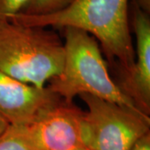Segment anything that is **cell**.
Segmentation results:
<instances>
[{
  "label": "cell",
  "mask_w": 150,
  "mask_h": 150,
  "mask_svg": "<svg viewBox=\"0 0 150 150\" xmlns=\"http://www.w3.org/2000/svg\"><path fill=\"white\" fill-rule=\"evenodd\" d=\"M28 0H0V18L18 13Z\"/></svg>",
  "instance_id": "obj_10"
},
{
  "label": "cell",
  "mask_w": 150,
  "mask_h": 150,
  "mask_svg": "<svg viewBox=\"0 0 150 150\" xmlns=\"http://www.w3.org/2000/svg\"><path fill=\"white\" fill-rule=\"evenodd\" d=\"M131 150H150V133L140 139Z\"/></svg>",
  "instance_id": "obj_11"
},
{
  "label": "cell",
  "mask_w": 150,
  "mask_h": 150,
  "mask_svg": "<svg viewBox=\"0 0 150 150\" xmlns=\"http://www.w3.org/2000/svg\"><path fill=\"white\" fill-rule=\"evenodd\" d=\"M2 19L28 26L82 29L100 42L112 64L118 63L119 73H128L134 64L135 52L129 29L128 0H74L66 8L52 14L16 13Z\"/></svg>",
  "instance_id": "obj_1"
},
{
  "label": "cell",
  "mask_w": 150,
  "mask_h": 150,
  "mask_svg": "<svg viewBox=\"0 0 150 150\" xmlns=\"http://www.w3.org/2000/svg\"><path fill=\"white\" fill-rule=\"evenodd\" d=\"M60 97L48 87L39 88L0 72V118L10 125H30Z\"/></svg>",
  "instance_id": "obj_7"
},
{
  "label": "cell",
  "mask_w": 150,
  "mask_h": 150,
  "mask_svg": "<svg viewBox=\"0 0 150 150\" xmlns=\"http://www.w3.org/2000/svg\"><path fill=\"white\" fill-rule=\"evenodd\" d=\"M133 28L136 36V53L133 67L128 73H118L115 83L135 106L150 114V18L149 14L134 4Z\"/></svg>",
  "instance_id": "obj_6"
},
{
  "label": "cell",
  "mask_w": 150,
  "mask_h": 150,
  "mask_svg": "<svg viewBox=\"0 0 150 150\" xmlns=\"http://www.w3.org/2000/svg\"><path fill=\"white\" fill-rule=\"evenodd\" d=\"M74 0H28L18 13L28 16H43L63 10Z\"/></svg>",
  "instance_id": "obj_9"
},
{
  "label": "cell",
  "mask_w": 150,
  "mask_h": 150,
  "mask_svg": "<svg viewBox=\"0 0 150 150\" xmlns=\"http://www.w3.org/2000/svg\"><path fill=\"white\" fill-rule=\"evenodd\" d=\"M8 126V123H7L4 119L0 118V135L3 134V132L5 130Z\"/></svg>",
  "instance_id": "obj_13"
},
{
  "label": "cell",
  "mask_w": 150,
  "mask_h": 150,
  "mask_svg": "<svg viewBox=\"0 0 150 150\" xmlns=\"http://www.w3.org/2000/svg\"><path fill=\"white\" fill-rule=\"evenodd\" d=\"M79 150H88V149H85V148H83V149H79Z\"/></svg>",
  "instance_id": "obj_14"
},
{
  "label": "cell",
  "mask_w": 150,
  "mask_h": 150,
  "mask_svg": "<svg viewBox=\"0 0 150 150\" xmlns=\"http://www.w3.org/2000/svg\"><path fill=\"white\" fill-rule=\"evenodd\" d=\"M134 4L146 13H150V0H134Z\"/></svg>",
  "instance_id": "obj_12"
},
{
  "label": "cell",
  "mask_w": 150,
  "mask_h": 150,
  "mask_svg": "<svg viewBox=\"0 0 150 150\" xmlns=\"http://www.w3.org/2000/svg\"><path fill=\"white\" fill-rule=\"evenodd\" d=\"M88 108L80 124L81 140L88 150H131L150 133V117L88 93L79 95Z\"/></svg>",
  "instance_id": "obj_4"
},
{
  "label": "cell",
  "mask_w": 150,
  "mask_h": 150,
  "mask_svg": "<svg viewBox=\"0 0 150 150\" xmlns=\"http://www.w3.org/2000/svg\"><path fill=\"white\" fill-rule=\"evenodd\" d=\"M64 46L57 33L0 18V72L39 88L59 75Z\"/></svg>",
  "instance_id": "obj_2"
},
{
  "label": "cell",
  "mask_w": 150,
  "mask_h": 150,
  "mask_svg": "<svg viewBox=\"0 0 150 150\" xmlns=\"http://www.w3.org/2000/svg\"><path fill=\"white\" fill-rule=\"evenodd\" d=\"M84 111L61 97L44 108L29 125L39 150L83 149L80 124Z\"/></svg>",
  "instance_id": "obj_5"
},
{
  "label": "cell",
  "mask_w": 150,
  "mask_h": 150,
  "mask_svg": "<svg viewBox=\"0 0 150 150\" xmlns=\"http://www.w3.org/2000/svg\"><path fill=\"white\" fill-rule=\"evenodd\" d=\"M0 150H39L29 125H10L0 135Z\"/></svg>",
  "instance_id": "obj_8"
},
{
  "label": "cell",
  "mask_w": 150,
  "mask_h": 150,
  "mask_svg": "<svg viewBox=\"0 0 150 150\" xmlns=\"http://www.w3.org/2000/svg\"><path fill=\"white\" fill-rule=\"evenodd\" d=\"M64 61L62 72L48 88L67 101L82 93L91 94L140 111L110 77L98 41L76 28H64ZM141 112V111H140Z\"/></svg>",
  "instance_id": "obj_3"
}]
</instances>
